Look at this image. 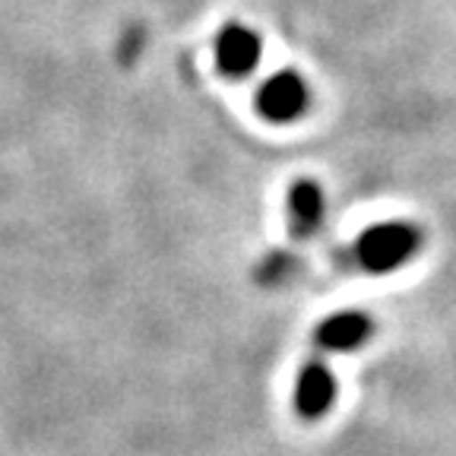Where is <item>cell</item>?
Wrapping results in <instances>:
<instances>
[{"label": "cell", "instance_id": "6da1fadb", "mask_svg": "<svg viewBox=\"0 0 456 456\" xmlns=\"http://www.w3.org/2000/svg\"><path fill=\"white\" fill-rule=\"evenodd\" d=\"M419 244L421 235L412 222L393 219V222H380V225H370L355 241V256L364 270L390 273L406 264V260H412Z\"/></svg>", "mask_w": 456, "mask_h": 456}, {"label": "cell", "instance_id": "5b68a950", "mask_svg": "<svg viewBox=\"0 0 456 456\" xmlns=\"http://www.w3.org/2000/svg\"><path fill=\"white\" fill-rule=\"evenodd\" d=\"M368 336H370V321L364 314L342 311V314L327 317V321L317 327L314 342H317L321 352H349V349H358Z\"/></svg>", "mask_w": 456, "mask_h": 456}, {"label": "cell", "instance_id": "52a82bcc", "mask_svg": "<svg viewBox=\"0 0 456 456\" xmlns=\"http://www.w3.org/2000/svg\"><path fill=\"white\" fill-rule=\"evenodd\" d=\"M289 273H292V256L289 254H270L260 264V279L264 282H282Z\"/></svg>", "mask_w": 456, "mask_h": 456}, {"label": "cell", "instance_id": "277c9868", "mask_svg": "<svg viewBox=\"0 0 456 456\" xmlns=\"http://www.w3.org/2000/svg\"><path fill=\"white\" fill-rule=\"evenodd\" d=\"M336 399V378L323 362H311L301 368L295 380V412L301 419H321L330 412Z\"/></svg>", "mask_w": 456, "mask_h": 456}, {"label": "cell", "instance_id": "3957f363", "mask_svg": "<svg viewBox=\"0 0 456 456\" xmlns=\"http://www.w3.org/2000/svg\"><path fill=\"white\" fill-rule=\"evenodd\" d=\"M260 36L241 22H228L216 38V64L225 77L241 79L260 64Z\"/></svg>", "mask_w": 456, "mask_h": 456}, {"label": "cell", "instance_id": "8992f818", "mask_svg": "<svg viewBox=\"0 0 456 456\" xmlns=\"http://www.w3.org/2000/svg\"><path fill=\"white\" fill-rule=\"evenodd\" d=\"M323 222V191L314 181H298L289 191V225L295 238H307Z\"/></svg>", "mask_w": 456, "mask_h": 456}, {"label": "cell", "instance_id": "7a4b0ae2", "mask_svg": "<svg viewBox=\"0 0 456 456\" xmlns=\"http://www.w3.org/2000/svg\"><path fill=\"white\" fill-rule=\"evenodd\" d=\"M307 83L295 70L273 73L260 89H256V111L273 124H289L307 111Z\"/></svg>", "mask_w": 456, "mask_h": 456}]
</instances>
